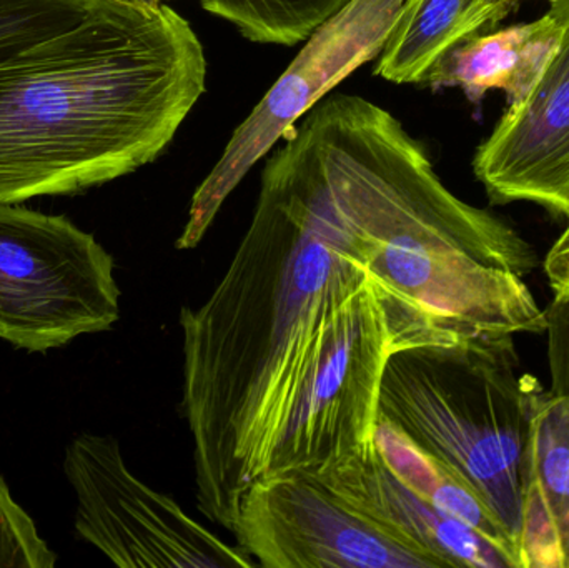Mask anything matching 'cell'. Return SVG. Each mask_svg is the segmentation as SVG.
<instances>
[{"label":"cell","instance_id":"obj_1","mask_svg":"<svg viewBox=\"0 0 569 568\" xmlns=\"http://www.w3.org/2000/svg\"><path fill=\"white\" fill-rule=\"evenodd\" d=\"M301 147L290 133L273 150L222 280L180 313L197 506L226 530L243 490L266 477L341 310L375 280L373 237Z\"/></svg>","mask_w":569,"mask_h":568},{"label":"cell","instance_id":"obj_2","mask_svg":"<svg viewBox=\"0 0 569 568\" xmlns=\"http://www.w3.org/2000/svg\"><path fill=\"white\" fill-rule=\"evenodd\" d=\"M206 80L202 43L172 7L96 0L76 26L0 60V203L153 162Z\"/></svg>","mask_w":569,"mask_h":568},{"label":"cell","instance_id":"obj_3","mask_svg":"<svg viewBox=\"0 0 569 568\" xmlns=\"http://www.w3.org/2000/svg\"><path fill=\"white\" fill-rule=\"evenodd\" d=\"M300 137L325 182L373 237L375 279L461 337L543 333L547 310L521 277L537 250L488 210L445 187L427 150L383 107L327 96Z\"/></svg>","mask_w":569,"mask_h":568},{"label":"cell","instance_id":"obj_4","mask_svg":"<svg viewBox=\"0 0 569 568\" xmlns=\"http://www.w3.org/2000/svg\"><path fill=\"white\" fill-rule=\"evenodd\" d=\"M541 393L520 370L513 336L463 337L395 350L378 417L467 484L518 549L525 447Z\"/></svg>","mask_w":569,"mask_h":568},{"label":"cell","instance_id":"obj_5","mask_svg":"<svg viewBox=\"0 0 569 568\" xmlns=\"http://www.w3.org/2000/svg\"><path fill=\"white\" fill-rule=\"evenodd\" d=\"M460 339L380 280H371L341 310L317 369L277 436L266 477L317 470L370 442L391 353Z\"/></svg>","mask_w":569,"mask_h":568},{"label":"cell","instance_id":"obj_6","mask_svg":"<svg viewBox=\"0 0 569 568\" xmlns=\"http://www.w3.org/2000/svg\"><path fill=\"white\" fill-rule=\"evenodd\" d=\"M113 259L67 217L0 203V339L47 352L120 317Z\"/></svg>","mask_w":569,"mask_h":568},{"label":"cell","instance_id":"obj_7","mask_svg":"<svg viewBox=\"0 0 569 568\" xmlns=\"http://www.w3.org/2000/svg\"><path fill=\"white\" fill-rule=\"evenodd\" d=\"M403 6L405 0H350L305 40L303 49L237 127L219 162L193 193L177 249L199 246L253 166L338 83L380 56Z\"/></svg>","mask_w":569,"mask_h":568},{"label":"cell","instance_id":"obj_8","mask_svg":"<svg viewBox=\"0 0 569 568\" xmlns=\"http://www.w3.org/2000/svg\"><path fill=\"white\" fill-rule=\"evenodd\" d=\"M63 469L77 497V534L117 567H257L239 546L223 542L172 497L133 476L110 437L73 439Z\"/></svg>","mask_w":569,"mask_h":568},{"label":"cell","instance_id":"obj_9","mask_svg":"<svg viewBox=\"0 0 569 568\" xmlns=\"http://www.w3.org/2000/svg\"><path fill=\"white\" fill-rule=\"evenodd\" d=\"M230 532L266 568H445L428 550L371 519L310 470L250 484Z\"/></svg>","mask_w":569,"mask_h":568},{"label":"cell","instance_id":"obj_10","mask_svg":"<svg viewBox=\"0 0 569 568\" xmlns=\"http://www.w3.org/2000/svg\"><path fill=\"white\" fill-rule=\"evenodd\" d=\"M563 36L527 99L513 103L473 159L493 203L531 202L569 219V0H548Z\"/></svg>","mask_w":569,"mask_h":568},{"label":"cell","instance_id":"obj_11","mask_svg":"<svg viewBox=\"0 0 569 568\" xmlns=\"http://www.w3.org/2000/svg\"><path fill=\"white\" fill-rule=\"evenodd\" d=\"M310 472L371 519L423 547L445 568H513L485 537L401 482L373 439Z\"/></svg>","mask_w":569,"mask_h":568},{"label":"cell","instance_id":"obj_12","mask_svg":"<svg viewBox=\"0 0 569 568\" xmlns=\"http://www.w3.org/2000/svg\"><path fill=\"white\" fill-rule=\"evenodd\" d=\"M520 568H569V396L541 393L531 413L523 470Z\"/></svg>","mask_w":569,"mask_h":568},{"label":"cell","instance_id":"obj_13","mask_svg":"<svg viewBox=\"0 0 569 568\" xmlns=\"http://www.w3.org/2000/svg\"><path fill=\"white\" fill-rule=\"evenodd\" d=\"M563 36L551 9L533 22L490 30L451 47L421 80L423 86L460 87L475 102L488 90H503L510 106L527 99Z\"/></svg>","mask_w":569,"mask_h":568},{"label":"cell","instance_id":"obj_14","mask_svg":"<svg viewBox=\"0 0 569 568\" xmlns=\"http://www.w3.org/2000/svg\"><path fill=\"white\" fill-rule=\"evenodd\" d=\"M373 440L385 462L401 482L441 512L471 527L497 547L510 560L511 567L520 568L513 540L467 484L381 417H378Z\"/></svg>","mask_w":569,"mask_h":568},{"label":"cell","instance_id":"obj_15","mask_svg":"<svg viewBox=\"0 0 569 568\" xmlns=\"http://www.w3.org/2000/svg\"><path fill=\"white\" fill-rule=\"evenodd\" d=\"M478 0H405L375 76L393 83H421L445 52L475 37Z\"/></svg>","mask_w":569,"mask_h":568},{"label":"cell","instance_id":"obj_16","mask_svg":"<svg viewBox=\"0 0 569 568\" xmlns=\"http://www.w3.org/2000/svg\"><path fill=\"white\" fill-rule=\"evenodd\" d=\"M350 0H200L203 10L233 23L246 39L277 46L305 42Z\"/></svg>","mask_w":569,"mask_h":568},{"label":"cell","instance_id":"obj_17","mask_svg":"<svg viewBox=\"0 0 569 568\" xmlns=\"http://www.w3.org/2000/svg\"><path fill=\"white\" fill-rule=\"evenodd\" d=\"M96 0H0V60L79 23Z\"/></svg>","mask_w":569,"mask_h":568},{"label":"cell","instance_id":"obj_18","mask_svg":"<svg viewBox=\"0 0 569 568\" xmlns=\"http://www.w3.org/2000/svg\"><path fill=\"white\" fill-rule=\"evenodd\" d=\"M56 554L46 546L26 510L13 502L0 476V568H52Z\"/></svg>","mask_w":569,"mask_h":568},{"label":"cell","instance_id":"obj_19","mask_svg":"<svg viewBox=\"0 0 569 568\" xmlns=\"http://www.w3.org/2000/svg\"><path fill=\"white\" fill-rule=\"evenodd\" d=\"M545 272L550 280L555 297L565 299L569 297V219L567 229L563 230L557 242L548 252L545 260Z\"/></svg>","mask_w":569,"mask_h":568},{"label":"cell","instance_id":"obj_20","mask_svg":"<svg viewBox=\"0 0 569 568\" xmlns=\"http://www.w3.org/2000/svg\"><path fill=\"white\" fill-rule=\"evenodd\" d=\"M521 0H478L475 10V36L493 30Z\"/></svg>","mask_w":569,"mask_h":568},{"label":"cell","instance_id":"obj_21","mask_svg":"<svg viewBox=\"0 0 569 568\" xmlns=\"http://www.w3.org/2000/svg\"><path fill=\"white\" fill-rule=\"evenodd\" d=\"M120 2L146 3V6H162V3L170 2V0H120Z\"/></svg>","mask_w":569,"mask_h":568}]
</instances>
